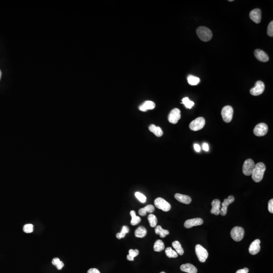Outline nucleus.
Listing matches in <instances>:
<instances>
[{
	"instance_id": "8",
	"label": "nucleus",
	"mask_w": 273,
	"mask_h": 273,
	"mask_svg": "<svg viewBox=\"0 0 273 273\" xmlns=\"http://www.w3.org/2000/svg\"><path fill=\"white\" fill-rule=\"evenodd\" d=\"M154 205L157 208L163 210V212H168L171 208L170 203L161 197H158L155 199Z\"/></svg>"
},
{
	"instance_id": "10",
	"label": "nucleus",
	"mask_w": 273,
	"mask_h": 273,
	"mask_svg": "<svg viewBox=\"0 0 273 273\" xmlns=\"http://www.w3.org/2000/svg\"><path fill=\"white\" fill-rule=\"evenodd\" d=\"M265 88V85L263 82L258 80L255 83V87L250 90V93L255 96H259L263 93Z\"/></svg>"
},
{
	"instance_id": "3",
	"label": "nucleus",
	"mask_w": 273,
	"mask_h": 273,
	"mask_svg": "<svg viewBox=\"0 0 273 273\" xmlns=\"http://www.w3.org/2000/svg\"><path fill=\"white\" fill-rule=\"evenodd\" d=\"M234 110L231 106H226L222 109L221 112V117L224 122L229 123L231 122L233 118Z\"/></svg>"
},
{
	"instance_id": "42",
	"label": "nucleus",
	"mask_w": 273,
	"mask_h": 273,
	"mask_svg": "<svg viewBox=\"0 0 273 273\" xmlns=\"http://www.w3.org/2000/svg\"><path fill=\"white\" fill-rule=\"evenodd\" d=\"M202 149H203V150H204L205 151H209V146H208V144L207 143L203 144L202 145Z\"/></svg>"
},
{
	"instance_id": "31",
	"label": "nucleus",
	"mask_w": 273,
	"mask_h": 273,
	"mask_svg": "<svg viewBox=\"0 0 273 273\" xmlns=\"http://www.w3.org/2000/svg\"><path fill=\"white\" fill-rule=\"evenodd\" d=\"M52 264L56 266L57 269L59 270H61L64 266V263L63 261H61L60 259L58 258H54L52 260Z\"/></svg>"
},
{
	"instance_id": "1",
	"label": "nucleus",
	"mask_w": 273,
	"mask_h": 273,
	"mask_svg": "<svg viewBox=\"0 0 273 273\" xmlns=\"http://www.w3.org/2000/svg\"><path fill=\"white\" fill-rule=\"evenodd\" d=\"M266 167L264 163L259 162L255 165V168L252 173V178L255 182L258 183L263 179Z\"/></svg>"
},
{
	"instance_id": "36",
	"label": "nucleus",
	"mask_w": 273,
	"mask_h": 273,
	"mask_svg": "<svg viewBox=\"0 0 273 273\" xmlns=\"http://www.w3.org/2000/svg\"><path fill=\"white\" fill-rule=\"evenodd\" d=\"M144 208L147 212H149V213H152L153 212H154V210H155V207L151 204L148 205L145 207H144Z\"/></svg>"
},
{
	"instance_id": "14",
	"label": "nucleus",
	"mask_w": 273,
	"mask_h": 273,
	"mask_svg": "<svg viewBox=\"0 0 273 273\" xmlns=\"http://www.w3.org/2000/svg\"><path fill=\"white\" fill-rule=\"evenodd\" d=\"M250 18L255 24H260L261 21V11L259 9H255L252 10L249 13Z\"/></svg>"
},
{
	"instance_id": "11",
	"label": "nucleus",
	"mask_w": 273,
	"mask_h": 273,
	"mask_svg": "<svg viewBox=\"0 0 273 273\" xmlns=\"http://www.w3.org/2000/svg\"><path fill=\"white\" fill-rule=\"evenodd\" d=\"M181 115L180 109L178 108H174L170 112L168 115V120L170 123L176 124L180 120Z\"/></svg>"
},
{
	"instance_id": "46",
	"label": "nucleus",
	"mask_w": 273,
	"mask_h": 273,
	"mask_svg": "<svg viewBox=\"0 0 273 273\" xmlns=\"http://www.w3.org/2000/svg\"><path fill=\"white\" fill-rule=\"evenodd\" d=\"M229 2H233L234 1H233V0H229Z\"/></svg>"
},
{
	"instance_id": "2",
	"label": "nucleus",
	"mask_w": 273,
	"mask_h": 273,
	"mask_svg": "<svg viewBox=\"0 0 273 273\" xmlns=\"http://www.w3.org/2000/svg\"><path fill=\"white\" fill-rule=\"evenodd\" d=\"M197 35L203 42H208L212 39V33L207 27H199L196 30Z\"/></svg>"
},
{
	"instance_id": "27",
	"label": "nucleus",
	"mask_w": 273,
	"mask_h": 273,
	"mask_svg": "<svg viewBox=\"0 0 273 273\" xmlns=\"http://www.w3.org/2000/svg\"><path fill=\"white\" fill-rule=\"evenodd\" d=\"M165 252L167 257L169 258H176L178 256V253L171 247H167L165 250Z\"/></svg>"
},
{
	"instance_id": "13",
	"label": "nucleus",
	"mask_w": 273,
	"mask_h": 273,
	"mask_svg": "<svg viewBox=\"0 0 273 273\" xmlns=\"http://www.w3.org/2000/svg\"><path fill=\"white\" fill-rule=\"evenodd\" d=\"M203 221L201 218H195L187 220L184 223V227L186 228H191L194 226H197L202 225Z\"/></svg>"
},
{
	"instance_id": "21",
	"label": "nucleus",
	"mask_w": 273,
	"mask_h": 273,
	"mask_svg": "<svg viewBox=\"0 0 273 273\" xmlns=\"http://www.w3.org/2000/svg\"><path fill=\"white\" fill-rule=\"evenodd\" d=\"M149 129L150 131L152 132V133L154 134L156 136L158 137L162 136L163 135V131L159 127H156L154 125H151L149 127Z\"/></svg>"
},
{
	"instance_id": "23",
	"label": "nucleus",
	"mask_w": 273,
	"mask_h": 273,
	"mask_svg": "<svg viewBox=\"0 0 273 273\" xmlns=\"http://www.w3.org/2000/svg\"><path fill=\"white\" fill-rule=\"evenodd\" d=\"M155 232L157 235H159L162 238H165L170 234L168 230L163 229L160 226H157L155 227Z\"/></svg>"
},
{
	"instance_id": "4",
	"label": "nucleus",
	"mask_w": 273,
	"mask_h": 273,
	"mask_svg": "<svg viewBox=\"0 0 273 273\" xmlns=\"http://www.w3.org/2000/svg\"><path fill=\"white\" fill-rule=\"evenodd\" d=\"M231 236L235 241H240L244 236V230L240 227H235L231 231Z\"/></svg>"
},
{
	"instance_id": "9",
	"label": "nucleus",
	"mask_w": 273,
	"mask_h": 273,
	"mask_svg": "<svg viewBox=\"0 0 273 273\" xmlns=\"http://www.w3.org/2000/svg\"><path fill=\"white\" fill-rule=\"evenodd\" d=\"M268 131V127L265 123H258L255 127L253 133L258 136H262L266 135Z\"/></svg>"
},
{
	"instance_id": "7",
	"label": "nucleus",
	"mask_w": 273,
	"mask_h": 273,
	"mask_svg": "<svg viewBox=\"0 0 273 273\" xmlns=\"http://www.w3.org/2000/svg\"><path fill=\"white\" fill-rule=\"evenodd\" d=\"M255 165V162L252 159H248L245 160L243 163L242 167V172L244 175L247 176L252 175Z\"/></svg>"
},
{
	"instance_id": "25",
	"label": "nucleus",
	"mask_w": 273,
	"mask_h": 273,
	"mask_svg": "<svg viewBox=\"0 0 273 273\" xmlns=\"http://www.w3.org/2000/svg\"><path fill=\"white\" fill-rule=\"evenodd\" d=\"M165 244L163 241L161 240H157L155 242L154 245V250L155 252H160L165 249Z\"/></svg>"
},
{
	"instance_id": "40",
	"label": "nucleus",
	"mask_w": 273,
	"mask_h": 273,
	"mask_svg": "<svg viewBox=\"0 0 273 273\" xmlns=\"http://www.w3.org/2000/svg\"><path fill=\"white\" fill-rule=\"evenodd\" d=\"M248 272H249L248 269L247 268H245L243 269L238 270L236 273H248Z\"/></svg>"
},
{
	"instance_id": "32",
	"label": "nucleus",
	"mask_w": 273,
	"mask_h": 273,
	"mask_svg": "<svg viewBox=\"0 0 273 273\" xmlns=\"http://www.w3.org/2000/svg\"><path fill=\"white\" fill-rule=\"evenodd\" d=\"M182 103L187 108L191 109L194 105V102L190 101L188 97H185L182 99Z\"/></svg>"
},
{
	"instance_id": "35",
	"label": "nucleus",
	"mask_w": 273,
	"mask_h": 273,
	"mask_svg": "<svg viewBox=\"0 0 273 273\" xmlns=\"http://www.w3.org/2000/svg\"><path fill=\"white\" fill-rule=\"evenodd\" d=\"M267 34L269 37H273V21H272L269 24L267 29Z\"/></svg>"
},
{
	"instance_id": "28",
	"label": "nucleus",
	"mask_w": 273,
	"mask_h": 273,
	"mask_svg": "<svg viewBox=\"0 0 273 273\" xmlns=\"http://www.w3.org/2000/svg\"><path fill=\"white\" fill-rule=\"evenodd\" d=\"M188 82L189 84L191 86H195L199 83L200 82V79L197 77L193 76V75H189L187 78Z\"/></svg>"
},
{
	"instance_id": "12",
	"label": "nucleus",
	"mask_w": 273,
	"mask_h": 273,
	"mask_svg": "<svg viewBox=\"0 0 273 273\" xmlns=\"http://www.w3.org/2000/svg\"><path fill=\"white\" fill-rule=\"evenodd\" d=\"M235 200L234 197L232 195H230L228 198L225 199L224 200V202L221 203V215L222 216H225L227 215V210H228V207L229 205L233 203V202Z\"/></svg>"
},
{
	"instance_id": "43",
	"label": "nucleus",
	"mask_w": 273,
	"mask_h": 273,
	"mask_svg": "<svg viewBox=\"0 0 273 273\" xmlns=\"http://www.w3.org/2000/svg\"><path fill=\"white\" fill-rule=\"evenodd\" d=\"M194 148L195 149V151L197 152H200V150H201L200 146L198 145V144H195L194 145Z\"/></svg>"
},
{
	"instance_id": "24",
	"label": "nucleus",
	"mask_w": 273,
	"mask_h": 273,
	"mask_svg": "<svg viewBox=\"0 0 273 273\" xmlns=\"http://www.w3.org/2000/svg\"><path fill=\"white\" fill-rule=\"evenodd\" d=\"M172 246L175 248V251L177 252L178 255H182L184 253V249L182 246L181 244L178 241H175L172 243Z\"/></svg>"
},
{
	"instance_id": "15",
	"label": "nucleus",
	"mask_w": 273,
	"mask_h": 273,
	"mask_svg": "<svg viewBox=\"0 0 273 273\" xmlns=\"http://www.w3.org/2000/svg\"><path fill=\"white\" fill-rule=\"evenodd\" d=\"M260 240L256 239L251 243L249 248V252L251 255H257V253H258L260 252Z\"/></svg>"
},
{
	"instance_id": "37",
	"label": "nucleus",
	"mask_w": 273,
	"mask_h": 273,
	"mask_svg": "<svg viewBox=\"0 0 273 273\" xmlns=\"http://www.w3.org/2000/svg\"><path fill=\"white\" fill-rule=\"evenodd\" d=\"M139 253V252L138 249H130L129 250V255L130 256L133 257V258H134L135 257L138 256Z\"/></svg>"
},
{
	"instance_id": "39",
	"label": "nucleus",
	"mask_w": 273,
	"mask_h": 273,
	"mask_svg": "<svg viewBox=\"0 0 273 273\" xmlns=\"http://www.w3.org/2000/svg\"><path fill=\"white\" fill-rule=\"evenodd\" d=\"M88 273H100V272L97 269L92 268L88 271Z\"/></svg>"
},
{
	"instance_id": "17",
	"label": "nucleus",
	"mask_w": 273,
	"mask_h": 273,
	"mask_svg": "<svg viewBox=\"0 0 273 273\" xmlns=\"http://www.w3.org/2000/svg\"><path fill=\"white\" fill-rule=\"evenodd\" d=\"M212 208L210 212L212 214L218 215L221 213V201L218 199H214L212 202Z\"/></svg>"
},
{
	"instance_id": "34",
	"label": "nucleus",
	"mask_w": 273,
	"mask_h": 273,
	"mask_svg": "<svg viewBox=\"0 0 273 273\" xmlns=\"http://www.w3.org/2000/svg\"><path fill=\"white\" fill-rule=\"evenodd\" d=\"M24 231L26 233H32L33 231V226L32 224H28L24 225Z\"/></svg>"
},
{
	"instance_id": "29",
	"label": "nucleus",
	"mask_w": 273,
	"mask_h": 273,
	"mask_svg": "<svg viewBox=\"0 0 273 273\" xmlns=\"http://www.w3.org/2000/svg\"><path fill=\"white\" fill-rule=\"evenodd\" d=\"M129 232V228L127 226H123L122 228V231L120 233H117L116 237L118 239L125 237L126 234Z\"/></svg>"
},
{
	"instance_id": "16",
	"label": "nucleus",
	"mask_w": 273,
	"mask_h": 273,
	"mask_svg": "<svg viewBox=\"0 0 273 273\" xmlns=\"http://www.w3.org/2000/svg\"><path fill=\"white\" fill-rule=\"evenodd\" d=\"M254 54H255V57L260 61L266 62L268 61L269 60L268 55H267V54L264 52L263 51L260 50V49H257L255 50Z\"/></svg>"
},
{
	"instance_id": "18",
	"label": "nucleus",
	"mask_w": 273,
	"mask_h": 273,
	"mask_svg": "<svg viewBox=\"0 0 273 273\" xmlns=\"http://www.w3.org/2000/svg\"><path fill=\"white\" fill-rule=\"evenodd\" d=\"M175 197L178 201L186 204H190L192 201L191 198L190 196L187 195H183L179 193L176 194Z\"/></svg>"
},
{
	"instance_id": "30",
	"label": "nucleus",
	"mask_w": 273,
	"mask_h": 273,
	"mask_svg": "<svg viewBox=\"0 0 273 273\" xmlns=\"http://www.w3.org/2000/svg\"><path fill=\"white\" fill-rule=\"evenodd\" d=\"M148 220L150 226L151 227H155L156 226L157 224V219L155 215L150 214L148 217Z\"/></svg>"
},
{
	"instance_id": "20",
	"label": "nucleus",
	"mask_w": 273,
	"mask_h": 273,
	"mask_svg": "<svg viewBox=\"0 0 273 273\" xmlns=\"http://www.w3.org/2000/svg\"><path fill=\"white\" fill-rule=\"evenodd\" d=\"M155 104L153 102L151 101H146L144 102L141 105L139 106V109L142 111H146L148 110H152L154 109Z\"/></svg>"
},
{
	"instance_id": "47",
	"label": "nucleus",
	"mask_w": 273,
	"mask_h": 273,
	"mask_svg": "<svg viewBox=\"0 0 273 273\" xmlns=\"http://www.w3.org/2000/svg\"><path fill=\"white\" fill-rule=\"evenodd\" d=\"M165 273V272H161V273Z\"/></svg>"
},
{
	"instance_id": "44",
	"label": "nucleus",
	"mask_w": 273,
	"mask_h": 273,
	"mask_svg": "<svg viewBox=\"0 0 273 273\" xmlns=\"http://www.w3.org/2000/svg\"><path fill=\"white\" fill-rule=\"evenodd\" d=\"M127 259L128 260H130V261H133L134 260V258H133V257L130 256V255H127Z\"/></svg>"
},
{
	"instance_id": "19",
	"label": "nucleus",
	"mask_w": 273,
	"mask_h": 273,
	"mask_svg": "<svg viewBox=\"0 0 273 273\" xmlns=\"http://www.w3.org/2000/svg\"><path fill=\"white\" fill-rule=\"evenodd\" d=\"M182 271L188 273H197V269L191 263H186L182 265L180 267Z\"/></svg>"
},
{
	"instance_id": "45",
	"label": "nucleus",
	"mask_w": 273,
	"mask_h": 273,
	"mask_svg": "<svg viewBox=\"0 0 273 273\" xmlns=\"http://www.w3.org/2000/svg\"><path fill=\"white\" fill-rule=\"evenodd\" d=\"M1 76H2V72H1V71L0 70V80H1Z\"/></svg>"
},
{
	"instance_id": "6",
	"label": "nucleus",
	"mask_w": 273,
	"mask_h": 273,
	"mask_svg": "<svg viewBox=\"0 0 273 273\" xmlns=\"http://www.w3.org/2000/svg\"><path fill=\"white\" fill-rule=\"evenodd\" d=\"M205 124V120L202 117H199L190 123L189 128L192 131H197L203 128Z\"/></svg>"
},
{
	"instance_id": "38",
	"label": "nucleus",
	"mask_w": 273,
	"mask_h": 273,
	"mask_svg": "<svg viewBox=\"0 0 273 273\" xmlns=\"http://www.w3.org/2000/svg\"><path fill=\"white\" fill-rule=\"evenodd\" d=\"M268 210L271 213H273V199H271L268 203Z\"/></svg>"
},
{
	"instance_id": "22",
	"label": "nucleus",
	"mask_w": 273,
	"mask_h": 273,
	"mask_svg": "<svg viewBox=\"0 0 273 273\" xmlns=\"http://www.w3.org/2000/svg\"><path fill=\"white\" fill-rule=\"evenodd\" d=\"M147 230L145 227L140 226L135 231V236L138 238H143L146 235Z\"/></svg>"
},
{
	"instance_id": "41",
	"label": "nucleus",
	"mask_w": 273,
	"mask_h": 273,
	"mask_svg": "<svg viewBox=\"0 0 273 273\" xmlns=\"http://www.w3.org/2000/svg\"><path fill=\"white\" fill-rule=\"evenodd\" d=\"M139 215H141L142 216H145V215H146L147 212L145 211L144 208H141V209L139 210Z\"/></svg>"
},
{
	"instance_id": "33",
	"label": "nucleus",
	"mask_w": 273,
	"mask_h": 273,
	"mask_svg": "<svg viewBox=\"0 0 273 273\" xmlns=\"http://www.w3.org/2000/svg\"><path fill=\"white\" fill-rule=\"evenodd\" d=\"M135 196L136 197V198L142 203H145L146 201V197L145 195L139 192H136L135 193Z\"/></svg>"
},
{
	"instance_id": "26",
	"label": "nucleus",
	"mask_w": 273,
	"mask_h": 273,
	"mask_svg": "<svg viewBox=\"0 0 273 273\" xmlns=\"http://www.w3.org/2000/svg\"><path fill=\"white\" fill-rule=\"evenodd\" d=\"M130 215L132 217V220L131 221V224L133 225V226L138 225L141 221L140 217H138V216H136L135 211L132 210L131 212H130Z\"/></svg>"
},
{
	"instance_id": "5",
	"label": "nucleus",
	"mask_w": 273,
	"mask_h": 273,
	"mask_svg": "<svg viewBox=\"0 0 273 273\" xmlns=\"http://www.w3.org/2000/svg\"><path fill=\"white\" fill-rule=\"evenodd\" d=\"M195 252L199 260L201 263H204L208 257V252L206 249L200 244H197L195 246Z\"/></svg>"
}]
</instances>
